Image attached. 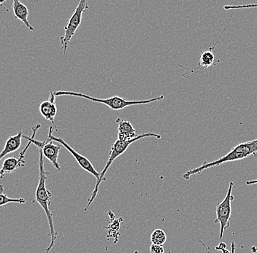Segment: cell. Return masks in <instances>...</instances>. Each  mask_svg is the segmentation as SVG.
Masks as SVG:
<instances>
[{"instance_id":"5bb4252c","label":"cell","mask_w":257,"mask_h":253,"mask_svg":"<svg viewBox=\"0 0 257 253\" xmlns=\"http://www.w3.org/2000/svg\"><path fill=\"white\" fill-rule=\"evenodd\" d=\"M24 166L25 165L22 164L19 158L17 159L16 157H10V158H6L3 161L1 173H0L2 178L4 177L5 174L15 172L18 168L24 167Z\"/></svg>"},{"instance_id":"7c38bea8","label":"cell","mask_w":257,"mask_h":253,"mask_svg":"<svg viewBox=\"0 0 257 253\" xmlns=\"http://www.w3.org/2000/svg\"><path fill=\"white\" fill-rule=\"evenodd\" d=\"M12 7L16 19L22 21V23L27 27V29L30 31H35V29L30 25L28 21L30 12H29V10L27 9V6L24 5L23 3H21L19 0H14Z\"/></svg>"},{"instance_id":"ffe728a7","label":"cell","mask_w":257,"mask_h":253,"mask_svg":"<svg viewBox=\"0 0 257 253\" xmlns=\"http://www.w3.org/2000/svg\"><path fill=\"white\" fill-rule=\"evenodd\" d=\"M235 249H236L235 244H234V241H232V242L231 243V253L235 252Z\"/></svg>"},{"instance_id":"603a6c76","label":"cell","mask_w":257,"mask_h":253,"mask_svg":"<svg viewBox=\"0 0 257 253\" xmlns=\"http://www.w3.org/2000/svg\"><path fill=\"white\" fill-rule=\"evenodd\" d=\"M221 252H222L223 253H231V251L228 250V249H226H226H222V250H221Z\"/></svg>"},{"instance_id":"3957f363","label":"cell","mask_w":257,"mask_h":253,"mask_svg":"<svg viewBox=\"0 0 257 253\" xmlns=\"http://www.w3.org/2000/svg\"><path fill=\"white\" fill-rule=\"evenodd\" d=\"M155 137V138L161 139L160 134H154V133H145V134H141L138 135V137L136 139H132V140L128 141H121L119 139H117L115 141V143L112 145L111 148H110V153H109V159L107 161V163L104 166L103 170L100 173V177H99V180L96 182L95 188L93 190L92 194H91V198L88 200L87 206H86L85 210H87L91 204H92L94 200L95 199L96 196H97L98 191H99V185L102 183V181L106 180L105 174L108 170L110 166H111L112 162L116 159L117 158L124 153L126 150H127L128 147L133 142H137V141L140 140V139L146 138V137Z\"/></svg>"},{"instance_id":"4fadbf2b","label":"cell","mask_w":257,"mask_h":253,"mask_svg":"<svg viewBox=\"0 0 257 253\" xmlns=\"http://www.w3.org/2000/svg\"><path fill=\"white\" fill-rule=\"evenodd\" d=\"M23 136L22 131H19L15 136H11V137L8 138V140L6 141L4 149H3L1 155H0V159H3L6 155L14 153V152L20 148Z\"/></svg>"},{"instance_id":"ba28073f","label":"cell","mask_w":257,"mask_h":253,"mask_svg":"<svg viewBox=\"0 0 257 253\" xmlns=\"http://www.w3.org/2000/svg\"><path fill=\"white\" fill-rule=\"evenodd\" d=\"M54 129H55V128L53 127V126H50L49 133H48V139L52 141H55V142H58V143L60 144L61 145L65 147V148L70 152V154H72V156L75 158L77 162L80 165V167L84 169L86 172L92 174L94 177H96V182H98V181L99 180V177H100V174L96 170L95 168L94 167L91 161H90L87 158H86V157L80 155L78 152L75 151V150H74L71 146H70L63 139L59 138V137L53 136V132H54Z\"/></svg>"},{"instance_id":"7a4b0ae2","label":"cell","mask_w":257,"mask_h":253,"mask_svg":"<svg viewBox=\"0 0 257 253\" xmlns=\"http://www.w3.org/2000/svg\"><path fill=\"white\" fill-rule=\"evenodd\" d=\"M250 155L257 156V139L250 142H243L236 145L232 150L229 152L227 154L221 158H218L216 161L212 162H205L196 169H191L184 174L183 178L186 180H189L192 175L200 174L203 171L206 170L209 168L219 166L226 162H232V161H239L244 159Z\"/></svg>"},{"instance_id":"8fae6325","label":"cell","mask_w":257,"mask_h":253,"mask_svg":"<svg viewBox=\"0 0 257 253\" xmlns=\"http://www.w3.org/2000/svg\"><path fill=\"white\" fill-rule=\"evenodd\" d=\"M118 123V139L121 141L132 140L138 137L136 129L132 123L122 118H117Z\"/></svg>"},{"instance_id":"277c9868","label":"cell","mask_w":257,"mask_h":253,"mask_svg":"<svg viewBox=\"0 0 257 253\" xmlns=\"http://www.w3.org/2000/svg\"><path fill=\"white\" fill-rule=\"evenodd\" d=\"M56 97L59 96H71V97H81L87 99V100L91 101V102H97V103H102L107 105L110 107L112 110H121L126 107L133 106V105H147V104L152 103V102H157V101H162L165 98L164 96H160V97H155V98L146 99V100H138V101H128L126 99L122 98V97H118V96H114L107 99H98L95 97H91V96L86 95L82 93L73 92V91H54Z\"/></svg>"},{"instance_id":"5b68a950","label":"cell","mask_w":257,"mask_h":253,"mask_svg":"<svg viewBox=\"0 0 257 253\" xmlns=\"http://www.w3.org/2000/svg\"><path fill=\"white\" fill-rule=\"evenodd\" d=\"M88 9V2L86 0H80L75 12L69 20L68 24L64 28V35L60 38L61 45H62V49H63L64 54H66L69 43L71 41L72 37L75 35V32L81 24L83 12Z\"/></svg>"},{"instance_id":"2e32d148","label":"cell","mask_w":257,"mask_h":253,"mask_svg":"<svg viewBox=\"0 0 257 253\" xmlns=\"http://www.w3.org/2000/svg\"><path fill=\"white\" fill-rule=\"evenodd\" d=\"M0 188H1V190H0V206H3V205H6L9 204V203H19V204H25L26 201L25 199L22 198H9L6 195H5L3 193V191H4V188H3V185H0Z\"/></svg>"},{"instance_id":"30bf717a","label":"cell","mask_w":257,"mask_h":253,"mask_svg":"<svg viewBox=\"0 0 257 253\" xmlns=\"http://www.w3.org/2000/svg\"><path fill=\"white\" fill-rule=\"evenodd\" d=\"M56 95L54 91H51L50 93L49 98L48 100L42 102L40 105V112L41 115L52 123L54 127L56 129L54 118H55L56 113H57V107H56Z\"/></svg>"},{"instance_id":"7402d4cb","label":"cell","mask_w":257,"mask_h":253,"mask_svg":"<svg viewBox=\"0 0 257 253\" xmlns=\"http://www.w3.org/2000/svg\"><path fill=\"white\" fill-rule=\"evenodd\" d=\"M250 251L253 253L257 252V246H253V247L250 248Z\"/></svg>"},{"instance_id":"9a60e30c","label":"cell","mask_w":257,"mask_h":253,"mask_svg":"<svg viewBox=\"0 0 257 253\" xmlns=\"http://www.w3.org/2000/svg\"><path fill=\"white\" fill-rule=\"evenodd\" d=\"M151 241L152 244L162 246L167 241L166 233L162 229H156L152 233Z\"/></svg>"},{"instance_id":"6da1fadb","label":"cell","mask_w":257,"mask_h":253,"mask_svg":"<svg viewBox=\"0 0 257 253\" xmlns=\"http://www.w3.org/2000/svg\"><path fill=\"white\" fill-rule=\"evenodd\" d=\"M39 154L40 177L39 182H38V187H37L36 192H35V199H36L37 202L40 205V206L43 208L46 216H47L50 228L49 235L51 237V240L49 246L46 249V253H50L54 244H55L57 233H56L55 228H54L53 214L49 209L50 205L51 204L52 193L46 188V182L47 180V173L45 171L44 159H43L44 156H43L41 149H39Z\"/></svg>"},{"instance_id":"cb8c5ba5","label":"cell","mask_w":257,"mask_h":253,"mask_svg":"<svg viewBox=\"0 0 257 253\" xmlns=\"http://www.w3.org/2000/svg\"><path fill=\"white\" fill-rule=\"evenodd\" d=\"M134 253H138V251H136Z\"/></svg>"},{"instance_id":"9c48e42d","label":"cell","mask_w":257,"mask_h":253,"mask_svg":"<svg viewBox=\"0 0 257 253\" xmlns=\"http://www.w3.org/2000/svg\"><path fill=\"white\" fill-rule=\"evenodd\" d=\"M226 27H227V25L225 27L224 31L222 32V33L220 35L219 38H218V41H216V43H215L214 46L213 47L209 49L208 51H205V52L202 53V55L200 58V62H199L198 65H197V67L194 69H188L186 67H183V66H181V67L184 69H187L188 70H190L191 72H193V74L192 76H194L196 74L200 73L201 71H204V70H206L207 69H208L209 67H212L215 63V54H214V50L215 48H216V45L218 44V41H219L220 38L222 36L223 34L224 33L225 30H226ZM191 76V77H192Z\"/></svg>"},{"instance_id":"ac0fdd59","label":"cell","mask_w":257,"mask_h":253,"mask_svg":"<svg viewBox=\"0 0 257 253\" xmlns=\"http://www.w3.org/2000/svg\"><path fill=\"white\" fill-rule=\"evenodd\" d=\"M151 253H165V248L161 245L152 244L150 246Z\"/></svg>"},{"instance_id":"e0dca14e","label":"cell","mask_w":257,"mask_h":253,"mask_svg":"<svg viewBox=\"0 0 257 253\" xmlns=\"http://www.w3.org/2000/svg\"><path fill=\"white\" fill-rule=\"evenodd\" d=\"M256 8L257 4H248L242 5V6H225L224 9L226 11H229V10L256 9Z\"/></svg>"},{"instance_id":"d6986e66","label":"cell","mask_w":257,"mask_h":253,"mask_svg":"<svg viewBox=\"0 0 257 253\" xmlns=\"http://www.w3.org/2000/svg\"><path fill=\"white\" fill-rule=\"evenodd\" d=\"M226 244L225 243H220L219 245L218 246H216V249H218V250H222V249H226Z\"/></svg>"},{"instance_id":"44dd1931","label":"cell","mask_w":257,"mask_h":253,"mask_svg":"<svg viewBox=\"0 0 257 253\" xmlns=\"http://www.w3.org/2000/svg\"><path fill=\"white\" fill-rule=\"evenodd\" d=\"M254 184H257V180H248L246 182V185H254Z\"/></svg>"},{"instance_id":"52a82bcc","label":"cell","mask_w":257,"mask_h":253,"mask_svg":"<svg viewBox=\"0 0 257 253\" xmlns=\"http://www.w3.org/2000/svg\"><path fill=\"white\" fill-rule=\"evenodd\" d=\"M41 127V125L37 124L36 126L32 128V136L30 137L32 144H35L39 149H41L43 152V156L49 160L52 163L53 166L56 168L57 170L60 171L61 167L59 162H58V158H59V151L61 150V145H56L52 143V140L48 139L45 142H40V141L35 139V136L37 131Z\"/></svg>"},{"instance_id":"8992f818","label":"cell","mask_w":257,"mask_h":253,"mask_svg":"<svg viewBox=\"0 0 257 253\" xmlns=\"http://www.w3.org/2000/svg\"><path fill=\"white\" fill-rule=\"evenodd\" d=\"M234 186L233 182H230L228 188L227 193L224 200L219 204H217L216 208V219L215 222H219L220 238H222L225 230L230 225L231 214H232V201H234V197L232 196V188Z\"/></svg>"}]
</instances>
